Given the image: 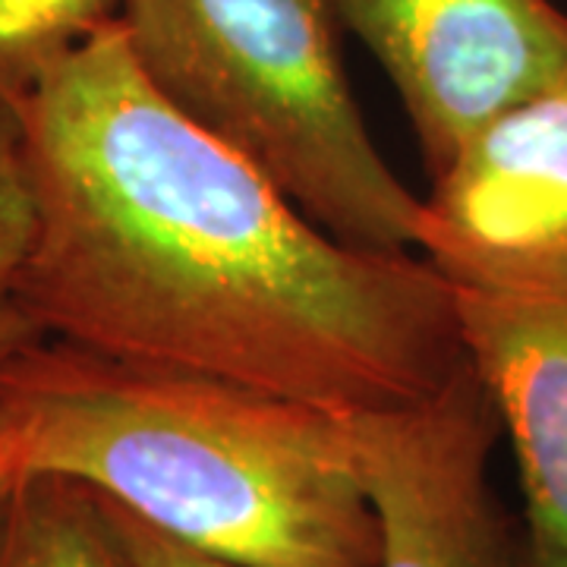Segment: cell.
<instances>
[{
    "label": "cell",
    "instance_id": "30bf717a",
    "mask_svg": "<svg viewBox=\"0 0 567 567\" xmlns=\"http://www.w3.org/2000/svg\"><path fill=\"white\" fill-rule=\"evenodd\" d=\"M104 507V514L111 517V524L121 536L123 548L130 551L133 565L136 567H240L230 565V561H221V558H212L205 551H196V548L183 546L177 539L164 536L158 529H152L148 524H142L140 517L126 514L117 505L99 498Z\"/></svg>",
    "mask_w": 567,
    "mask_h": 567
},
{
    "label": "cell",
    "instance_id": "277c9868",
    "mask_svg": "<svg viewBox=\"0 0 567 567\" xmlns=\"http://www.w3.org/2000/svg\"><path fill=\"white\" fill-rule=\"evenodd\" d=\"M416 249L454 290L567 300V82L498 114L432 177Z\"/></svg>",
    "mask_w": 567,
    "mask_h": 567
},
{
    "label": "cell",
    "instance_id": "4fadbf2b",
    "mask_svg": "<svg viewBox=\"0 0 567 567\" xmlns=\"http://www.w3.org/2000/svg\"><path fill=\"white\" fill-rule=\"evenodd\" d=\"M7 492H10V480H0V511H3V502H7Z\"/></svg>",
    "mask_w": 567,
    "mask_h": 567
},
{
    "label": "cell",
    "instance_id": "7a4b0ae2",
    "mask_svg": "<svg viewBox=\"0 0 567 567\" xmlns=\"http://www.w3.org/2000/svg\"><path fill=\"white\" fill-rule=\"evenodd\" d=\"M80 483L240 567H372L344 416L41 338L0 372V480Z\"/></svg>",
    "mask_w": 567,
    "mask_h": 567
},
{
    "label": "cell",
    "instance_id": "6da1fadb",
    "mask_svg": "<svg viewBox=\"0 0 567 567\" xmlns=\"http://www.w3.org/2000/svg\"><path fill=\"white\" fill-rule=\"evenodd\" d=\"M13 111L32 230L10 297L44 334L334 416L423 401L466 365L432 265L331 237L164 99L117 20Z\"/></svg>",
    "mask_w": 567,
    "mask_h": 567
},
{
    "label": "cell",
    "instance_id": "52a82bcc",
    "mask_svg": "<svg viewBox=\"0 0 567 567\" xmlns=\"http://www.w3.org/2000/svg\"><path fill=\"white\" fill-rule=\"evenodd\" d=\"M466 363L495 401L527 502L529 548L567 551V300L454 290Z\"/></svg>",
    "mask_w": 567,
    "mask_h": 567
},
{
    "label": "cell",
    "instance_id": "8fae6325",
    "mask_svg": "<svg viewBox=\"0 0 567 567\" xmlns=\"http://www.w3.org/2000/svg\"><path fill=\"white\" fill-rule=\"evenodd\" d=\"M41 338H48L41 331V324L13 297H3L0 300V372H3V365L10 363L20 350L35 344Z\"/></svg>",
    "mask_w": 567,
    "mask_h": 567
},
{
    "label": "cell",
    "instance_id": "5b68a950",
    "mask_svg": "<svg viewBox=\"0 0 567 567\" xmlns=\"http://www.w3.org/2000/svg\"><path fill=\"white\" fill-rule=\"evenodd\" d=\"M385 66L439 177L486 123L567 82V13L551 0H334Z\"/></svg>",
    "mask_w": 567,
    "mask_h": 567
},
{
    "label": "cell",
    "instance_id": "7c38bea8",
    "mask_svg": "<svg viewBox=\"0 0 567 567\" xmlns=\"http://www.w3.org/2000/svg\"><path fill=\"white\" fill-rule=\"evenodd\" d=\"M524 567H567V551H539L527 546Z\"/></svg>",
    "mask_w": 567,
    "mask_h": 567
},
{
    "label": "cell",
    "instance_id": "3957f363",
    "mask_svg": "<svg viewBox=\"0 0 567 567\" xmlns=\"http://www.w3.org/2000/svg\"><path fill=\"white\" fill-rule=\"evenodd\" d=\"M148 82L331 237L416 249L420 212L365 130L334 0H121Z\"/></svg>",
    "mask_w": 567,
    "mask_h": 567
},
{
    "label": "cell",
    "instance_id": "8992f818",
    "mask_svg": "<svg viewBox=\"0 0 567 567\" xmlns=\"http://www.w3.org/2000/svg\"><path fill=\"white\" fill-rule=\"evenodd\" d=\"M344 425L375 517L372 567H524L488 488L502 420L473 365L423 401Z\"/></svg>",
    "mask_w": 567,
    "mask_h": 567
},
{
    "label": "cell",
    "instance_id": "ba28073f",
    "mask_svg": "<svg viewBox=\"0 0 567 567\" xmlns=\"http://www.w3.org/2000/svg\"><path fill=\"white\" fill-rule=\"evenodd\" d=\"M0 567H136L95 492L20 476L0 511Z\"/></svg>",
    "mask_w": 567,
    "mask_h": 567
},
{
    "label": "cell",
    "instance_id": "9c48e42d",
    "mask_svg": "<svg viewBox=\"0 0 567 567\" xmlns=\"http://www.w3.org/2000/svg\"><path fill=\"white\" fill-rule=\"evenodd\" d=\"M121 0H0V107H17L39 76L117 20Z\"/></svg>",
    "mask_w": 567,
    "mask_h": 567
}]
</instances>
